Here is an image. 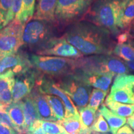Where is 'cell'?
Returning <instances> with one entry per match:
<instances>
[{"instance_id": "cell-38", "label": "cell", "mask_w": 134, "mask_h": 134, "mask_svg": "<svg viewBox=\"0 0 134 134\" xmlns=\"http://www.w3.org/2000/svg\"><path fill=\"white\" fill-rule=\"evenodd\" d=\"M95 133L92 131L91 128H88V127H83L81 125V130H80L79 134H93Z\"/></svg>"}, {"instance_id": "cell-42", "label": "cell", "mask_w": 134, "mask_h": 134, "mask_svg": "<svg viewBox=\"0 0 134 134\" xmlns=\"http://www.w3.org/2000/svg\"><path fill=\"white\" fill-rule=\"evenodd\" d=\"M94 134H98V133H94Z\"/></svg>"}, {"instance_id": "cell-14", "label": "cell", "mask_w": 134, "mask_h": 134, "mask_svg": "<svg viewBox=\"0 0 134 134\" xmlns=\"http://www.w3.org/2000/svg\"><path fill=\"white\" fill-rule=\"evenodd\" d=\"M73 73L90 86L106 92H108L115 76L113 73L88 72L80 70H75Z\"/></svg>"}, {"instance_id": "cell-7", "label": "cell", "mask_w": 134, "mask_h": 134, "mask_svg": "<svg viewBox=\"0 0 134 134\" xmlns=\"http://www.w3.org/2000/svg\"><path fill=\"white\" fill-rule=\"evenodd\" d=\"M60 87L79 109L87 106L92 91L91 86L80 80L76 75L71 73L55 80Z\"/></svg>"}, {"instance_id": "cell-5", "label": "cell", "mask_w": 134, "mask_h": 134, "mask_svg": "<svg viewBox=\"0 0 134 134\" xmlns=\"http://www.w3.org/2000/svg\"><path fill=\"white\" fill-rule=\"evenodd\" d=\"M29 60L32 66L40 74L57 80L71 74L75 69V60L54 56L29 54Z\"/></svg>"}, {"instance_id": "cell-4", "label": "cell", "mask_w": 134, "mask_h": 134, "mask_svg": "<svg viewBox=\"0 0 134 134\" xmlns=\"http://www.w3.org/2000/svg\"><path fill=\"white\" fill-rule=\"evenodd\" d=\"M88 72L124 75L130 71L124 60L110 55H91L75 60V69Z\"/></svg>"}, {"instance_id": "cell-25", "label": "cell", "mask_w": 134, "mask_h": 134, "mask_svg": "<svg viewBox=\"0 0 134 134\" xmlns=\"http://www.w3.org/2000/svg\"><path fill=\"white\" fill-rule=\"evenodd\" d=\"M45 95L55 116L58 119V121L64 119L66 115V110L64 103L61 99L54 95Z\"/></svg>"}, {"instance_id": "cell-19", "label": "cell", "mask_w": 134, "mask_h": 134, "mask_svg": "<svg viewBox=\"0 0 134 134\" xmlns=\"http://www.w3.org/2000/svg\"><path fill=\"white\" fill-rule=\"evenodd\" d=\"M134 21V0H122L117 18V27L126 29Z\"/></svg>"}, {"instance_id": "cell-20", "label": "cell", "mask_w": 134, "mask_h": 134, "mask_svg": "<svg viewBox=\"0 0 134 134\" xmlns=\"http://www.w3.org/2000/svg\"><path fill=\"white\" fill-rule=\"evenodd\" d=\"M98 112L103 115L108 122L112 134L116 133L118 130L124 126L127 122L125 117H122L115 114L110 109H109L105 104L100 105Z\"/></svg>"}, {"instance_id": "cell-41", "label": "cell", "mask_w": 134, "mask_h": 134, "mask_svg": "<svg viewBox=\"0 0 134 134\" xmlns=\"http://www.w3.org/2000/svg\"><path fill=\"white\" fill-rule=\"evenodd\" d=\"M3 27H4V23H3L2 19H1V16H0V30H1Z\"/></svg>"}, {"instance_id": "cell-24", "label": "cell", "mask_w": 134, "mask_h": 134, "mask_svg": "<svg viewBox=\"0 0 134 134\" xmlns=\"http://www.w3.org/2000/svg\"><path fill=\"white\" fill-rule=\"evenodd\" d=\"M105 105L115 114L122 117H129L134 113V104L105 101Z\"/></svg>"}, {"instance_id": "cell-10", "label": "cell", "mask_w": 134, "mask_h": 134, "mask_svg": "<svg viewBox=\"0 0 134 134\" xmlns=\"http://www.w3.org/2000/svg\"><path fill=\"white\" fill-rule=\"evenodd\" d=\"M105 101L134 104V75H117Z\"/></svg>"}, {"instance_id": "cell-29", "label": "cell", "mask_w": 134, "mask_h": 134, "mask_svg": "<svg viewBox=\"0 0 134 134\" xmlns=\"http://www.w3.org/2000/svg\"><path fill=\"white\" fill-rule=\"evenodd\" d=\"M42 129L48 134H68L62 125L58 122H49L38 120Z\"/></svg>"}, {"instance_id": "cell-6", "label": "cell", "mask_w": 134, "mask_h": 134, "mask_svg": "<svg viewBox=\"0 0 134 134\" xmlns=\"http://www.w3.org/2000/svg\"><path fill=\"white\" fill-rule=\"evenodd\" d=\"M96 0H57L55 17L63 31L67 26L83 20Z\"/></svg>"}, {"instance_id": "cell-36", "label": "cell", "mask_w": 134, "mask_h": 134, "mask_svg": "<svg viewBox=\"0 0 134 134\" xmlns=\"http://www.w3.org/2000/svg\"><path fill=\"white\" fill-rule=\"evenodd\" d=\"M115 134H134V131L128 125H124L118 130Z\"/></svg>"}, {"instance_id": "cell-21", "label": "cell", "mask_w": 134, "mask_h": 134, "mask_svg": "<svg viewBox=\"0 0 134 134\" xmlns=\"http://www.w3.org/2000/svg\"><path fill=\"white\" fill-rule=\"evenodd\" d=\"M22 103H23L26 126L28 131L33 124L36 120H39V117L36 105L31 95L22 100Z\"/></svg>"}, {"instance_id": "cell-15", "label": "cell", "mask_w": 134, "mask_h": 134, "mask_svg": "<svg viewBox=\"0 0 134 134\" xmlns=\"http://www.w3.org/2000/svg\"><path fill=\"white\" fill-rule=\"evenodd\" d=\"M33 99L39 117V120L49 122H57L52 110L46 98V95L40 93L36 87L30 94Z\"/></svg>"}, {"instance_id": "cell-17", "label": "cell", "mask_w": 134, "mask_h": 134, "mask_svg": "<svg viewBox=\"0 0 134 134\" xmlns=\"http://www.w3.org/2000/svg\"><path fill=\"white\" fill-rule=\"evenodd\" d=\"M6 111L14 124L15 130L18 133H27L22 100L17 103L13 102L12 104L6 107Z\"/></svg>"}, {"instance_id": "cell-1", "label": "cell", "mask_w": 134, "mask_h": 134, "mask_svg": "<svg viewBox=\"0 0 134 134\" xmlns=\"http://www.w3.org/2000/svg\"><path fill=\"white\" fill-rule=\"evenodd\" d=\"M63 36L83 55H110L115 46L108 30L85 20L67 26Z\"/></svg>"}, {"instance_id": "cell-31", "label": "cell", "mask_w": 134, "mask_h": 134, "mask_svg": "<svg viewBox=\"0 0 134 134\" xmlns=\"http://www.w3.org/2000/svg\"><path fill=\"white\" fill-rule=\"evenodd\" d=\"M22 1L23 0H13L12 6H11V8L10 9L9 14L8 15L6 23H5V26L9 24L11 21H13L14 19V18H16V15L18 14L20 9H21Z\"/></svg>"}, {"instance_id": "cell-37", "label": "cell", "mask_w": 134, "mask_h": 134, "mask_svg": "<svg viewBox=\"0 0 134 134\" xmlns=\"http://www.w3.org/2000/svg\"><path fill=\"white\" fill-rule=\"evenodd\" d=\"M126 31L128 33L130 39H134V21L132 22L130 26L127 28Z\"/></svg>"}, {"instance_id": "cell-16", "label": "cell", "mask_w": 134, "mask_h": 134, "mask_svg": "<svg viewBox=\"0 0 134 134\" xmlns=\"http://www.w3.org/2000/svg\"><path fill=\"white\" fill-rule=\"evenodd\" d=\"M15 75L8 72L0 75V104L8 107L13 103V89Z\"/></svg>"}, {"instance_id": "cell-22", "label": "cell", "mask_w": 134, "mask_h": 134, "mask_svg": "<svg viewBox=\"0 0 134 134\" xmlns=\"http://www.w3.org/2000/svg\"><path fill=\"white\" fill-rule=\"evenodd\" d=\"M113 53L125 62L134 61V41L131 39L124 43H117Z\"/></svg>"}, {"instance_id": "cell-28", "label": "cell", "mask_w": 134, "mask_h": 134, "mask_svg": "<svg viewBox=\"0 0 134 134\" xmlns=\"http://www.w3.org/2000/svg\"><path fill=\"white\" fill-rule=\"evenodd\" d=\"M108 93V92L102 91L98 89H93L91 91L88 106L97 111L100 105L103 104Z\"/></svg>"}, {"instance_id": "cell-27", "label": "cell", "mask_w": 134, "mask_h": 134, "mask_svg": "<svg viewBox=\"0 0 134 134\" xmlns=\"http://www.w3.org/2000/svg\"><path fill=\"white\" fill-rule=\"evenodd\" d=\"M79 114L81 125L88 128H91L98 116L96 110L88 106L79 109Z\"/></svg>"}, {"instance_id": "cell-39", "label": "cell", "mask_w": 134, "mask_h": 134, "mask_svg": "<svg viewBox=\"0 0 134 134\" xmlns=\"http://www.w3.org/2000/svg\"><path fill=\"white\" fill-rule=\"evenodd\" d=\"M127 123L132 130H134V113L131 116L128 117V119L127 120Z\"/></svg>"}, {"instance_id": "cell-3", "label": "cell", "mask_w": 134, "mask_h": 134, "mask_svg": "<svg viewBox=\"0 0 134 134\" xmlns=\"http://www.w3.org/2000/svg\"><path fill=\"white\" fill-rule=\"evenodd\" d=\"M122 0H96L83 20L108 30L113 37L120 34L117 18Z\"/></svg>"}, {"instance_id": "cell-8", "label": "cell", "mask_w": 134, "mask_h": 134, "mask_svg": "<svg viewBox=\"0 0 134 134\" xmlns=\"http://www.w3.org/2000/svg\"><path fill=\"white\" fill-rule=\"evenodd\" d=\"M25 25L14 19L0 31V60L16 53L23 46V35Z\"/></svg>"}, {"instance_id": "cell-34", "label": "cell", "mask_w": 134, "mask_h": 134, "mask_svg": "<svg viewBox=\"0 0 134 134\" xmlns=\"http://www.w3.org/2000/svg\"><path fill=\"white\" fill-rule=\"evenodd\" d=\"M27 134H48L42 129L41 125L39 124L38 120H36L32 125L30 127L28 130Z\"/></svg>"}, {"instance_id": "cell-26", "label": "cell", "mask_w": 134, "mask_h": 134, "mask_svg": "<svg viewBox=\"0 0 134 134\" xmlns=\"http://www.w3.org/2000/svg\"><path fill=\"white\" fill-rule=\"evenodd\" d=\"M57 122L64 127L68 134H79L81 128L80 115L65 117L63 120Z\"/></svg>"}, {"instance_id": "cell-33", "label": "cell", "mask_w": 134, "mask_h": 134, "mask_svg": "<svg viewBox=\"0 0 134 134\" xmlns=\"http://www.w3.org/2000/svg\"><path fill=\"white\" fill-rule=\"evenodd\" d=\"M0 124L10 127L15 130V126L6 111V107L0 104Z\"/></svg>"}, {"instance_id": "cell-11", "label": "cell", "mask_w": 134, "mask_h": 134, "mask_svg": "<svg viewBox=\"0 0 134 134\" xmlns=\"http://www.w3.org/2000/svg\"><path fill=\"white\" fill-rule=\"evenodd\" d=\"M32 68L29 53L21 50L7 55L0 60V75L10 72L16 76Z\"/></svg>"}, {"instance_id": "cell-43", "label": "cell", "mask_w": 134, "mask_h": 134, "mask_svg": "<svg viewBox=\"0 0 134 134\" xmlns=\"http://www.w3.org/2000/svg\"><path fill=\"white\" fill-rule=\"evenodd\" d=\"M104 134H105V133H104Z\"/></svg>"}, {"instance_id": "cell-23", "label": "cell", "mask_w": 134, "mask_h": 134, "mask_svg": "<svg viewBox=\"0 0 134 134\" xmlns=\"http://www.w3.org/2000/svg\"><path fill=\"white\" fill-rule=\"evenodd\" d=\"M36 0H23L21 7L15 19L26 25L34 17Z\"/></svg>"}, {"instance_id": "cell-35", "label": "cell", "mask_w": 134, "mask_h": 134, "mask_svg": "<svg viewBox=\"0 0 134 134\" xmlns=\"http://www.w3.org/2000/svg\"><path fill=\"white\" fill-rule=\"evenodd\" d=\"M0 134H18L16 130L11 127L0 124Z\"/></svg>"}, {"instance_id": "cell-40", "label": "cell", "mask_w": 134, "mask_h": 134, "mask_svg": "<svg viewBox=\"0 0 134 134\" xmlns=\"http://www.w3.org/2000/svg\"><path fill=\"white\" fill-rule=\"evenodd\" d=\"M125 63H126V65H127V66H128V68H129L130 71H134V61L129 62H125Z\"/></svg>"}, {"instance_id": "cell-12", "label": "cell", "mask_w": 134, "mask_h": 134, "mask_svg": "<svg viewBox=\"0 0 134 134\" xmlns=\"http://www.w3.org/2000/svg\"><path fill=\"white\" fill-rule=\"evenodd\" d=\"M38 72L34 68L15 76L13 89L14 103L21 101L31 94L36 86Z\"/></svg>"}, {"instance_id": "cell-2", "label": "cell", "mask_w": 134, "mask_h": 134, "mask_svg": "<svg viewBox=\"0 0 134 134\" xmlns=\"http://www.w3.org/2000/svg\"><path fill=\"white\" fill-rule=\"evenodd\" d=\"M62 32V29L56 23L32 19L24 26L23 46L37 54L55 38L62 36H60Z\"/></svg>"}, {"instance_id": "cell-30", "label": "cell", "mask_w": 134, "mask_h": 134, "mask_svg": "<svg viewBox=\"0 0 134 134\" xmlns=\"http://www.w3.org/2000/svg\"><path fill=\"white\" fill-rule=\"evenodd\" d=\"M91 129L95 133H106L110 132L108 122L99 112L96 120L91 127Z\"/></svg>"}, {"instance_id": "cell-13", "label": "cell", "mask_w": 134, "mask_h": 134, "mask_svg": "<svg viewBox=\"0 0 134 134\" xmlns=\"http://www.w3.org/2000/svg\"><path fill=\"white\" fill-rule=\"evenodd\" d=\"M37 55L58 57L74 60L83 57V55L79 50L65 39L63 35L53 40L44 50L38 52Z\"/></svg>"}, {"instance_id": "cell-32", "label": "cell", "mask_w": 134, "mask_h": 134, "mask_svg": "<svg viewBox=\"0 0 134 134\" xmlns=\"http://www.w3.org/2000/svg\"><path fill=\"white\" fill-rule=\"evenodd\" d=\"M13 0H0V16L5 26L6 19L12 6Z\"/></svg>"}, {"instance_id": "cell-9", "label": "cell", "mask_w": 134, "mask_h": 134, "mask_svg": "<svg viewBox=\"0 0 134 134\" xmlns=\"http://www.w3.org/2000/svg\"><path fill=\"white\" fill-rule=\"evenodd\" d=\"M35 87L43 94L54 95L61 99L66 110L65 117L80 115L76 105L71 98L57 85L55 80L53 78L38 73Z\"/></svg>"}, {"instance_id": "cell-18", "label": "cell", "mask_w": 134, "mask_h": 134, "mask_svg": "<svg viewBox=\"0 0 134 134\" xmlns=\"http://www.w3.org/2000/svg\"><path fill=\"white\" fill-rule=\"evenodd\" d=\"M57 0H38L33 19L56 23L55 13Z\"/></svg>"}]
</instances>
